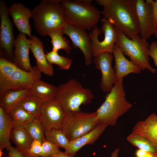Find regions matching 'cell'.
Instances as JSON below:
<instances>
[{
  "mask_svg": "<svg viewBox=\"0 0 157 157\" xmlns=\"http://www.w3.org/2000/svg\"><path fill=\"white\" fill-rule=\"evenodd\" d=\"M103 7L101 14L118 31L131 39L139 34L135 0H96Z\"/></svg>",
  "mask_w": 157,
  "mask_h": 157,
  "instance_id": "6da1fadb",
  "label": "cell"
},
{
  "mask_svg": "<svg viewBox=\"0 0 157 157\" xmlns=\"http://www.w3.org/2000/svg\"><path fill=\"white\" fill-rule=\"evenodd\" d=\"M125 96L122 79L117 81L111 91L107 93L105 101L96 111L99 124L115 125L118 118L132 107Z\"/></svg>",
  "mask_w": 157,
  "mask_h": 157,
  "instance_id": "7a4b0ae2",
  "label": "cell"
},
{
  "mask_svg": "<svg viewBox=\"0 0 157 157\" xmlns=\"http://www.w3.org/2000/svg\"><path fill=\"white\" fill-rule=\"evenodd\" d=\"M32 14L35 28L43 36L67 24L60 0H42L33 8Z\"/></svg>",
  "mask_w": 157,
  "mask_h": 157,
  "instance_id": "3957f363",
  "label": "cell"
},
{
  "mask_svg": "<svg viewBox=\"0 0 157 157\" xmlns=\"http://www.w3.org/2000/svg\"><path fill=\"white\" fill-rule=\"evenodd\" d=\"M41 72L37 67L31 72L18 67L4 57L0 58V97L9 90L30 89L34 81L40 79Z\"/></svg>",
  "mask_w": 157,
  "mask_h": 157,
  "instance_id": "277c9868",
  "label": "cell"
},
{
  "mask_svg": "<svg viewBox=\"0 0 157 157\" xmlns=\"http://www.w3.org/2000/svg\"><path fill=\"white\" fill-rule=\"evenodd\" d=\"M92 0H60L67 23L91 31L99 20L101 12Z\"/></svg>",
  "mask_w": 157,
  "mask_h": 157,
  "instance_id": "5b68a950",
  "label": "cell"
},
{
  "mask_svg": "<svg viewBox=\"0 0 157 157\" xmlns=\"http://www.w3.org/2000/svg\"><path fill=\"white\" fill-rule=\"evenodd\" d=\"M94 98L90 89L83 87L81 83L74 78L57 87L55 97L66 112L80 110L81 105L90 103Z\"/></svg>",
  "mask_w": 157,
  "mask_h": 157,
  "instance_id": "8992f818",
  "label": "cell"
},
{
  "mask_svg": "<svg viewBox=\"0 0 157 157\" xmlns=\"http://www.w3.org/2000/svg\"><path fill=\"white\" fill-rule=\"evenodd\" d=\"M117 31L115 44L124 55L128 56L131 61L139 66L142 70L147 69L155 74L157 70L152 67L149 63V45L147 40L142 38L139 34L130 39L121 32Z\"/></svg>",
  "mask_w": 157,
  "mask_h": 157,
  "instance_id": "52a82bcc",
  "label": "cell"
},
{
  "mask_svg": "<svg viewBox=\"0 0 157 157\" xmlns=\"http://www.w3.org/2000/svg\"><path fill=\"white\" fill-rule=\"evenodd\" d=\"M99 124L96 111L66 112L61 129L69 141L89 132Z\"/></svg>",
  "mask_w": 157,
  "mask_h": 157,
  "instance_id": "ba28073f",
  "label": "cell"
},
{
  "mask_svg": "<svg viewBox=\"0 0 157 157\" xmlns=\"http://www.w3.org/2000/svg\"><path fill=\"white\" fill-rule=\"evenodd\" d=\"M101 31L96 26L89 33L93 57L103 53H113L118 38L117 31L104 17L101 19Z\"/></svg>",
  "mask_w": 157,
  "mask_h": 157,
  "instance_id": "9c48e42d",
  "label": "cell"
},
{
  "mask_svg": "<svg viewBox=\"0 0 157 157\" xmlns=\"http://www.w3.org/2000/svg\"><path fill=\"white\" fill-rule=\"evenodd\" d=\"M66 112L55 98L44 101L38 116L44 131L61 128Z\"/></svg>",
  "mask_w": 157,
  "mask_h": 157,
  "instance_id": "30bf717a",
  "label": "cell"
},
{
  "mask_svg": "<svg viewBox=\"0 0 157 157\" xmlns=\"http://www.w3.org/2000/svg\"><path fill=\"white\" fill-rule=\"evenodd\" d=\"M8 8L4 1L0 0V47L4 53L9 59H13L15 39L13 24L10 20Z\"/></svg>",
  "mask_w": 157,
  "mask_h": 157,
  "instance_id": "8fae6325",
  "label": "cell"
},
{
  "mask_svg": "<svg viewBox=\"0 0 157 157\" xmlns=\"http://www.w3.org/2000/svg\"><path fill=\"white\" fill-rule=\"evenodd\" d=\"M62 30L63 33L71 39L73 47L81 50L84 56L85 64L87 66L90 65L92 61V44L86 30L68 23Z\"/></svg>",
  "mask_w": 157,
  "mask_h": 157,
  "instance_id": "7c38bea8",
  "label": "cell"
},
{
  "mask_svg": "<svg viewBox=\"0 0 157 157\" xmlns=\"http://www.w3.org/2000/svg\"><path fill=\"white\" fill-rule=\"evenodd\" d=\"M113 57V53H105L94 57L92 60L96 69L101 71L100 86L105 93L110 92L117 81L115 69L112 65Z\"/></svg>",
  "mask_w": 157,
  "mask_h": 157,
  "instance_id": "4fadbf2b",
  "label": "cell"
},
{
  "mask_svg": "<svg viewBox=\"0 0 157 157\" xmlns=\"http://www.w3.org/2000/svg\"><path fill=\"white\" fill-rule=\"evenodd\" d=\"M135 10L138 21L139 35L147 40L154 34L155 28L151 4L147 0H135Z\"/></svg>",
  "mask_w": 157,
  "mask_h": 157,
  "instance_id": "5bb4252c",
  "label": "cell"
},
{
  "mask_svg": "<svg viewBox=\"0 0 157 157\" xmlns=\"http://www.w3.org/2000/svg\"><path fill=\"white\" fill-rule=\"evenodd\" d=\"M31 44V39H27L26 34L19 32L15 39L14 44L13 63L20 69L28 72L33 69L29 57Z\"/></svg>",
  "mask_w": 157,
  "mask_h": 157,
  "instance_id": "9a60e30c",
  "label": "cell"
},
{
  "mask_svg": "<svg viewBox=\"0 0 157 157\" xmlns=\"http://www.w3.org/2000/svg\"><path fill=\"white\" fill-rule=\"evenodd\" d=\"M9 14L19 32L32 38L29 19L32 17V11L22 3H14L8 8Z\"/></svg>",
  "mask_w": 157,
  "mask_h": 157,
  "instance_id": "2e32d148",
  "label": "cell"
},
{
  "mask_svg": "<svg viewBox=\"0 0 157 157\" xmlns=\"http://www.w3.org/2000/svg\"><path fill=\"white\" fill-rule=\"evenodd\" d=\"M113 54L115 58L117 81L123 79L130 74H138L141 72L142 68L128 60L116 44Z\"/></svg>",
  "mask_w": 157,
  "mask_h": 157,
  "instance_id": "e0dca14e",
  "label": "cell"
},
{
  "mask_svg": "<svg viewBox=\"0 0 157 157\" xmlns=\"http://www.w3.org/2000/svg\"><path fill=\"white\" fill-rule=\"evenodd\" d=\"M107 126L104 125L99 124L89 132L70 141L64 153L71 157L74 156L77 152L85 145L92 144L97 141Z\"/></svg>",
  "mask_w": 157,
  "mask_h": 157,
  "instance_id": "ac0fdd59",
  "label": "cell"
},
{
  "mask_svg": "<svg viewBox=\"0 0 157 157\" xmlns=\"http://www.w3.org/2000/svg\"><path fill=\"white\" fill-rule=\"evenodd\" d=\"M30 50L34 57L36 66L41 73L49 76L54 74L52 65L47 61L44 52V46L42 42L36 36L32 35Z\"/></svg>",
  "mask_w": 157,
  "mask_h": 157,
  "instance_id": "d6986e66",
  "label": "cell"
},
{
  "mask_svg": "<svg viewBox=\"0 0 157 157\" xmlns=\"http://www.w3.org/2000/svg\"><path fill=\"white\" fill-rule=\"evenodd\" d=\"M132 132L147 138L157 146V115L153 113L144 120L137 122Z\"/></svg>",
  "mask_w": 157,
  "mask_h": 157,
  "instance_id": "ffe728a7",
  "label": "cell"
},
{
  "mask_svg": "<svg viewBox=\"0 0 157 157\" xmlns=\"http://www.w3.org/2000/svg\"><path fill=\"white\" fill-rule=\"evenodd\" d=\"M13 128L12 119L8 113L0 107V149L8 151L12 147L10 139Z\"/></svg>",
  "mask_w": 157,
  "mask_h": 157,
  "instance_id": "44dd1931",
  "label": "cell"
},
{
  "mask_svg": "<svg viewBox=\"0 0 157 157\" xmlns=\"http://www.w3.org/2000/svg\"><path fill=\"white\" fill-rule=\"evenodd\" d=\"M31 93L30 89L15 90H7L0 97V107L8 113L17 106L21 99L26 95Z\"/></svg>",
  "mask_w": 157,
  "mask_h": 157,
  "instance_id": "7402d4cb",
  "label": "cell"
},
{
  "mask_svg": "<svg viewBox=\"0 0 157 157\" xmlns=\"http://www.w3.org/2000/svg\"><path fill=\"white\" fill-rule=\"evenodd\" d=\"M31 93L43 101L55 98L57 87L37 79L33 81L30 89Z\"/></svg>",
  "mask_w": 157,
  "mask_h": 157,
  "instance_id": "603a6c76",
  "label": "cell"
},
{
  "mask_svg": "<svg viewBox=\"0 0 157 157\" xmlns=\"http://www.w3.org/2000/svg\"><path fill=\"white\" fill-rule=\"evenodd\" d=\"M10 138L16 146L17 148L24 155L29 149L33 140L27 133L24 128L13 129Z\"/></svg>",
  "mask_w": 157,
  "mask_h": 157,
  "instance_id": "cb8c5ba5",
  "label": "cell"
},
{
  "mask_svg": "<svg viewBox=\"0 0 157 157\" xmlns=\"http://www.w3.org/2000/svg\"><path fill=\"white\" fill-rule=\"evenodd\" d=\"M62 29H56L50 31L47 35L51 38V42L52 46V50L58 52L60 49H63L66 53L69 55L72 49L69 41L64 36Z\"/></svg>",
  "mask_w": 157,
  "mask_h": 157,
  "instance_id": "d4e9b609",
  "label": "cell"
},
{
  "mask_svg": "<svg viewBox=\"0 0 157 157\" xmlns=\"http://www.w3.org/2000/svg\"><path fill=\"white\" fill-rule=\"evenodd\" d=\"M43 101L30 93L22 98L17 106L32 115L38 116Z\"/></svg>",
  "mask_w": 157,
  "mask_h": 157,
  "instance_id": "484cf974",
  "label": "cell"
},
{
  "mask_svg": "<svg viewBox=\"0 0 157 157\" xmlns=\"http://www.w3.org/2000/svg\"><path fill=\"white\" fill-rule=\"evenodd\" d=\"M126 140L134 146L152 154L157 152V146L147 138L140 135L131 133Z\"/></svg>",
  "mask_w": 157,
  "mask_h": 157,
  "instance_id": "4316f807",
  "label": "cell"
},
{
  "mask_svg": "<svg viewBox=\"0 0 157 157\" xmlns=\"http://www.w3.org/2000/svg\"><path fill=\"white\" fill-rule=\"evenodd\" d=\"M13 122V128H24L25 125L36 116L17 106L8 113Z\"/></svg>",
  "mask_w": 157,
  "mask_h": 157,
  "instance_id": "83f0119b",
  "label": "cell"
},
{
  "mask_svg": "<svg viewBox=\"0 0 157 157\" xmlns=\"http://www.w3.org/2000/svg\"><path fill=\"white\" fill-rule=\"evenodd\" d=\"M27 133L33 140L42 143L46 139L44 131L38 116H36L29 122L24 127Z\"/></svg>",
  "mask_w": 157,
  "mask_h": 157,
  "instance_id": "f1b7e54d",
  "label": "cell"
},
{
  "mask_svg": "<svg viewBox=\"0 0 157 157\" xmlns=\"http://www.w3.org/2000/svg\"><path fill=\"white\" fill-rule=\"evenodd\" d=\"M46 139L65 150L67 147L69 141L61 128L55 129L45 131Z\"/></svg>",
  "mask_w": 157,
  "mask_h": 157,
  "instance_id": "f546056e",
  "label": "cell"
},
{
  "mask_svg": "<svg viewBox=\"0 0 157 157\" xmlns=\"http://www.w3.org/2000/svg\"><path fill=\"white\" fill-rule=\"evenodd\" d=\"M45 57L48 62L51 64L56 65L60 69H69L73 60L69 58L59 55L58 52L52 51L47 52Z\"/></svg>",
  "mask_w": 157,
  "mask_h": 157,
  "instance_id": "4dcf8cb0",
  "label": "cell"
},
{
  "mask_svg": "<svg viewBox=\"0 0 157 157\" xmlns=\"http://www.w3.org/2000/svg\"><path fill=\"white\" fill-rule=\"evenodd\" d=\"M60 151L59 147L46 139L42 143V151L39 156L51 157Z\"/></svg>",
  "mask_w": 157,
  "mask_h": 157,
  "instance_id": "1f68e13d",
  "label": "cell"
},
{
  "mask_svg": "<svg viewBox=\"0 0 157 157\" xmlns=\"http://www.w3.org/2000/svg\"><path fill=\"white\" fill-rule=\"evenodd\" d=\"M42 151V143L37 140H33L26 154L24 155L39 156Z\"/></svg>",
  "mask_w": 157,
  "mask_h": 157,
  "instance_id": "d6a6232c",
  "label": "cell"
},
{
  "mask_svg": "<svg viewBox=\"0 0 157 157\" xmlns=\"http://www.w3.org/2000/svg\"><path fill=\"white\" fill-rule=\"evenodd\" d=\"M149 55L153 59L157 67V42L153 41L149 46Z\"/></svg>",
  "mask_w": 157,
  "mask_h": 157,
  "instance_id": "836d02e7",
  "label": "cell"
},
{
  "mask_svg": "<svg viewBox=\"0 0 157 157\" xmlns=\"http://www.w3.org/2000/svg\"><path fill=\"white\" fill-rule=\"evenodd\" d=\"M150 3L151 6L152 11L154 18V24H157V0H147Z\"/></svg>",
  "mask_w": 157,
  "mask_h": 157,
  "instance_id": "e575fe53",
  "label": "cell"
},
{
  "mask_svg": "<svg viewBox=\"0 0 157 157\" xmlns=\"http://www.w3.org/2000/svg\"><path fill=\"white\" fill-rule=\"evenodd\" d=\"M8 157H24V155L17 147H12L8 151Z\"/></svg>",
  "mask_w": 157,
  "mask_h": 157,
  "instance_id": "d590c367",
  "label": "cell"
},
{
  "mask_svg": "<svg viewBox=\"0 0 157 157\" xmlns=\"http://www.w3.org/2000/svg\"><path fill=\"white\" fill-rule=\"evenodd\" d=\"M137 157H154V155L147 151L139 149L135 152Z\"/></svg>",
  "mask_w": 157,
  "mask_h": 157,
  "instance_id": "8d00e7d4",
  "label": "cell"
},
{
  "mask_svg": "<svg viewBox=\"0 0 157 157\" xmlns=\"http://www.w3.org/2000/svg\"><path fill=\"white\" fill-rule=\"evenodd\" d=\"M51 157H71L66 155L64 152L60 151L57 154Z\"/></svg>",
  "mask_w": 157,
  "mask_h": 157,
  "instance_id": "74e56055",
  "label": "cell"
},
{
  "mask_svg": "<svg viewBox=\"0 0 157 157\" xmlns=\"http://www.w3.org/2000/svg\"><path fill=\"white\" fill-rule=\"evenodd\" d=\"M119 151V149H115L111 154V157H118Z\"/></svg>",
  "mask_w": 157,
  "mask_h": 157,
  "instance_id": "f35d334b",
  "label": "cell"
},
{
  "mask_svg": "<svg viewBox=\"0 0 157 157\" xmlns=\"http://www.w3.org/2000/svg\"><path fill=\"white\" fill-rule=\"evenodd\" d=\"M154 34L155 37L157 39V24H156L155 26Z\"/></svg>",
  "mask_w": 157,
  "mask_h": 157,
  "instance_id": "ab89813d",
  "label": "cell"
},
{
  "mask_svg": "<svg viewBox=\"0 0 157 157\" xmlns=\"http://www.w3.org/2000/svg\"><path fill=\"white\" fill-rule=\"evenodd\" d=\"M24 157H42L40 156H35L24 155Z\"/></svg>",
  "mask_w": 157,
  "mask_h": 157,
  "instance_id": "60d3db41",
  "label": "cell"
},
{
  "mask_svg": "<svg viewBox=\"0 0 157 157\" xmlns=\"http://www.w3.org/2000/svg\"><path fill=\"white\" fill-rule=\"evenodd\" d=\"M4 152L3 151V150L0 149V157H2Z\"/></svg>",
  "mask_w": 157,
  "mask_h": 157,
  "instance_id": "b9f144b4",
  "label": "cell"
},
{
  "mask_svg": "<svg viewBox=\"0 0 157 157\" xmlns=\"http://www.w3.org/2000/svg\"><path fill=\"white\" fill-rule=\"evenodd\" d=\"M154 157H157V152L154 154Z\"/></svg>",
  "mask_w": 157,
  "mask_h": 157,
  "instance_id": "7bdbcfd3",
  "label": "cell"
},
{
  "mask_svg": "<svg viewBox=\"0 0 157 157\" xmlns=\"http://www.w3.org/2000/svg\"><path fill=\"white\" fill-rule=\"evenodd\" d=\"M5 157H8V156H6Z\"/></svg>",
  "mask_w": 157,
  "mask_h": 157,
  "instance_id": "ee69618b",
  "label": "cell"
}]
</instances>
